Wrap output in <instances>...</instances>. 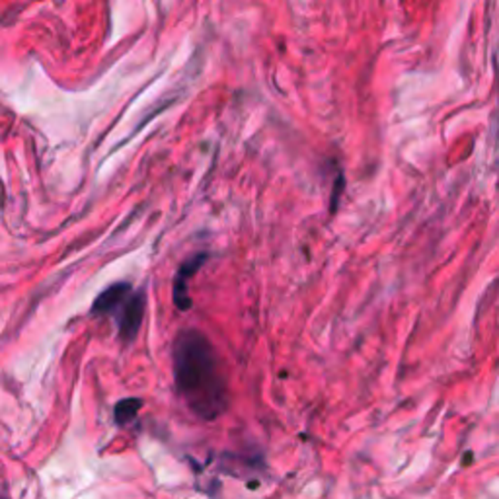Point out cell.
<instances>
[{
	"label": "cell",
	"mask_w": 499,
	"mask_h": 499,
	"mask_svg": "<svg viewBox=\"0 0 499 499\" xmlns=\"http://www.w3.org/2000/svg\"><path fill=\"white\" fill-rule=\"evenodd\" d=\"M141 406H143V402L138 398H125V400L117 402V406L114 410L117 425L131 423L137 418V412L141 410Z\"/></svg>",
	"instance_id": "5b68a950"
},
{
	"label": "cell",
	"mask_w": 499,
	"mask_h": 499,
	"mask_svg": "<svg viewBox=\"0 0 499 499\" xmlns=\"http://www.w3.org/2000/svg\"><path fill=\"white\" fill-rule=\"evenodd\" d=\"M147 309V293L141 290H129V295L121 300L119 307L114 311L119 326V336L125 341H133L141 330L143 316Z\"/></svg>",
	"instance_id": "7a4b0ae2"
},
{
	"label": "cell",
	"mask_w": 499,
	"mask_h": 499,
	"mask_svg": "<svg viewBox=\"0 0 499 499\" xmlns=\"http://www.w3.org/2000/svg\"><path fill=\"white\" fill-rule=\"evenodd\" d=\"M0 499H6V497H0Z\"/></svg>",
	"instance_id": "8992f818"
},
{
	"label": "cell",
	"mask_w": 499,
	"mask_h": 499,
	"mask_svg": "<svg viewBox=\"0 0 499 499\" xmlns=\"http://www.w3.org/2000/svg\"><path fill=\"white\" fill-rule=\"evenodd\" d=\"M207 261V254L199 252L193 258H188L182 268L178 270L176 277H174V285H172V297H174V304L178 307V311H189L191 309V297H189V281L196 277L198 270Z\"/></svg>",
	"instance_id": "3957f363"
},
{
	"label": "cell",
	"mask_w": 499,
	"mask_h": 499,
	"mask_svg": "<svg viewBox=\"0 0 499 499\" xmlns=\"http://www.w3.org/2000/svg\"><path fill=\"white\" fill-rule=\"evenodd\" d=\"M174 381L193 413L217 420L227 408V382L211 341L199 330H184L174 341Z\"/></svg>",
	"instance_id": "6da1fadb"
},
{
	"label": "cell",
	"mask_w": 499,
	"mask_h": 499,
	"mask_svg": "<svg viewBox=\"0 0 499 499\" xmlns=\"http://www.w3.org/2000/svg\"><path fill=\"white\" fill-rule=\"evenodd\" d=\"M133 287L129 283H114L109 285L104 293L98 295V299L92 304V314L104 316V314H114V311L119 307L121 300L129 295Z\"/></svg>",
	"instance_id": "277c9868"
}]
</instances>
